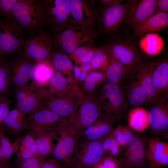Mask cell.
Here are the masks:
<instances>
[{"label":"cell","mask_w":168,"mask_h":168,"mask_svg":"<svg viewBox=\"0 0 168 168\" xmlns=\"http://www.w3.org/2000/svg\"><path fill=\"white\" fill-rule=\"evenodd\" d=\"M10 17L25 32L31 33L44 26L40 0H18Z\"/></svg>","instance_id":"6da1fadb"},{"label":"cell","mask_w":168,"mask_h":168,"mask_svg":"<svg viewBox=\"0 0 168 168\" xmlns=\"http://www.w3.org/2000/svg\"><path fill=\"white\" fill-rule=\"evenodd\" d=\"M93 96L100 102L104 113L115 122L120 121L128 106L120 85L105 83Z\"/></svg>","instance_id":"7a4b0ae2"},{"label":"cell","mask_w":168,"mask_h":168,"mask_svg":"<svg viewBox=\"0 0 168 168\" xmlns=\"http://www.w3.org/2000/svg\"><path fill=\"white\" fill-rule=\"evenodd\" d=\"M24 32L11 17L0 19V60H7L9 55L22 53Z\"/></svg>","instance_id":"3957f363"},{"label":"cell","mask_w":168,"mask_h":168,"mask_svg":"<svg viewBox=\"0 0 168 168\" xmlns=\"http://www.w3.org/2000/svg\"><path fill=\"white\" fill-rule=\"evenodd\" d=\"M16 106L25 115H30L51 100L46 86H41L33 82L23 86L15 89Z\"/></svg>","instance_id":"277c9868"},{"label":"cell","mask_w":168,"mask_h":168,"mask_svg":"<svg viewBox=\"0 0 168 168\" xmlns=\"http://www.w3.org/2000/svg\"><path fill=\"white\" fill-rule=\"evenodd\" d=\"M44 14V26L55 33L67 27L75 25L67 0H40Z\"/></svg>","instance_id":"5b68a950"},{"label":"cell","mask_w":168,"mask_h":168,"mask_svg":"<svg viewBox=\"0 0 168 168\" xmlns=\"http://www.w3.org/2000/svg\"><path fill=\"white\" fill-rule=\"evenodd\" d=\"M30 33L25 40L23 54L37 63L51 59L54 44V38L51 34L42 29Z\"/></svg>","instance_id":"8992f818"},{"label":"cell","mask_w":168,"mask_h":168,"mask_svg":"<svg viewBox=\"0 0 168 168\" xmlns=\"http://www.w3.org/2000/svg\"><path fill=\"white\" fill-rule=\"evenodd\" d=\"M100 102L95 97L84 95L69 124L78 133L87 128L103 113Z\"/></svg>","instance_id":"52a82bcc"},{"label":"cell","mask_w":168,"mask_h":168,"mask_svg":"<svg viewBox=\"0 0 168 168\" xmlns=\"http://www.w3.org/2000/svg\"><path fill=\"white\" fill-rule=\"evenodd\" d=\"M103 139L90 140L80 137L75 147L71 168H87L104 156Z\"/></svg>","instance_id":"ba28073f"},{"label":"cell","mask_w":168,"mask_h":168,"mask_svg":"<svg viewBox=\"0 0 168 168\" xmlns=\"http://www.w3.org/2000/svg\"><path fill=\"white\" fill-rule=\"evenodd\" d=\"M92 36L91 31L86 27L68 26L55 35L54 47L69 55L77 48L89 43Z\"/></svg>","instance_id":"9c48e42d"},{"label":"cell","mask_w":168,"mask_h":168,"mask_svg":"<svg viewBox=\"0 0 168 168\" xmlns=\"http://www.w3.org/2000/svg\"><path fill=\"white\" fill-rule=\"evenodd\" d=\"M56 139L57 143L52 154L56 159L67 168H71L77 142L80 137L78 133L69 124L58 131Z\"/></svg>","instance_id":"30bf717a"},{"label":"cell","mask_w":168,"mask_h":168,"mask_svg":"<svg viewBox=\"0 0 168 168\" xmlns=\"http://www.w3.org/2000/svg\"><path fill=\"white\" fill-rule=\"evenodd\" d=\"M84 96L80 86L77 84L64 95L50 100L43 107L69 119L75 114Z\"/></svg>","instance_id":"8fae6325"},{"label":"cell","mask_w":168,"mask_h":168,"mask_svg":"<svg viewBox=\"0 0 168 168\" xmlns=\"http://www.w3.org/2000/svg\"><path fill=\"white\" fill-rule=\"evenodd\" d=\"M69 125V119L43 107L27 117L25 130L29 131L42 129L58 131Z\"/></svg>","instance_id":"7c38bea8"},{"label":"cell","mask_w":168,"mask_h":168,"mask_svg":"<svg viewBox=\"0 0 168 168\" xmlns=\"http://www.w3.org/2000/svg\"><path fill=\"white\" fill-rule=\"evenodd\" d=\"M148 138L135 132L127 144L123 148L121 159L124 168H138L148 164L146 152Z\"/></svg>","instance_id":"4fadbf2b"},{"label":"cell","mask_w":168,"mask_h":168,"mask_svg":"<svg viewBox=\"0 0 168 168\" xmlns=\"http://www.w3.org/2000/svg\"><path fill=\"white\" fill-rule=\"evenodd\" d=\"M105 49L110 58L117 60L129 70L144 59L143 54L134 45L123 40H113Z\"/></svg>","instance_id":"5bb4252c"},{"label":"cell","mask_w":168,"mask_h":168,"mask_svg":"<svg viewBox=\"0 0 168 168\" xmlns=\"http://www.w3.org/2000/svg\"><path fill=\"white\" fill-rule=\"evenodd\" d=\"M137 1L130 0L105 7L103 11L101 18L104 31L110 33L116 30L127 18Z\"/></svg>","instance_id":"9a60e30c"},{"label":"cell","mask_w":168,"mask_h":168,"mask_svg":"<svg viewBox=\"0 0 168 168\" xmlns=\"http://www.w3.org/2000/svg\"><path fill=\"white\" fill-rule=\"evenodd\" d=\"M151 63L144 59L134 65L128 75L138 81L143 88L151 105L164 102L160 98L151 76Z\"/></svg>","instance_id":"2e32d148"},{"label":"cell","mask_w":168,"mask_h":168,"mask_svg":"<svg viewBox=\"0 0 168 168\" xmlns=\"http://www.w3.org/2000/svg\"><path fill=\"white\" fill-rule=\"evenodd\" d=\"M11 68V84L15 88L29 84L32 78L36 63L25 56L22 53L10 61Z\"/></svg>","instance_id":"e0dca14e"},{"label":"cell","mask_w":168,"mask_h":168,"mask_svg":"<svg viewBox=\"0 0 168 168\" xmlns=\"http://www.w3.org/2000/svg\"><path fill=\"white\" fill-rule=\"evenodd\" d=\"M146 156L149 168H161L168 164V143L150 138L147 140Z\"/></svg>","instance_id":"ac0fdd59"},{"label":"cell","mask_w":168,"mask_h":168,"mask_svg":"<svg viewBox=\"0 0 168 168\" xmlns=\"http://www.w3.org/2000/svg\"><path fill=\"white\" fill-rule=\"evenodd\" d=\"M149 112V127L159 137H167L168 105L165 102L153 105Z\"/></svg>","instance_id":"d6986e66"},{"label":"cell","mask_w":168,"mask_h":168,"mask_svg":"<svg viewBox=\"0 0 168 168\" xmlns=\"http://www.w3.org/2000/svg\"><path fill=\"white\" fill-rule=\"evenodd\" d=\"M115 123L104 113L92 124L79 133L80 137L90 140L102 139L113 131Z\"/></svg>","instance_id":"ffe728a7"},{"label":"cell","mask_w":168,"mask_h":168,"mask_svg":"<svg viewBox=\"0 0 168 168\" xmlns=\"http://www.w3.org/2000/svg\"><path fill=\"white\" fill-rule=\"evenodd\" d=\"M58 131L38 129L26 132L32 137L39 157L46 159L52 153L55 146L53 141L56 138Z\"/></svg>","instance_id":"44dd1931"},{"label":"cell","mask_w":168,"mask_h":168,"mask_svg":"<svg viewBox=\"0 0 168 168\" xmlns=\"http://www.w3.org/2000/svg\"><path fill=\"white\" fill-rule=\"evenodd\" d=\"M152 81L160 98L166 102L168 97V63L166 60L151 63Z\"/></svg>","instance_id":"7402d4cb"},{"label":"cell","mask_w":168,"mask_h":168,"mask_svg":"<svg viewBox=\"0 0 168 168\" xmlns=\"http://www.w3.org/2000/svg\"><path fill=\"white\" fill-rule=\"evenodd\" d=\"M157 0L137 1L126 20L134 28L155 14Z\"/></svg>","instance_id":"603a6c76"},{"label":"cell","mask_w":168,"mask_h":168,"mask_svg":"<svg viewBox=\"0 0 168 168\" xmlns=\"http://www.w3.org/2000/svg\"><path fill=\"white\" fill-rule=\"evenodd\" d=\"M70 12L76 26L86 27L94 20L95 14L85 1L67 0Z\"/></svg>","instance_id":"cb8c5ba5"},{"label":"cell","mask_w":168,"mask_h":168,"mask_svg":"<svg viewBox=\"0 0 168 168\" xmlns=\"http://www.w3.org/2000/svg\"><path fill=\"white\" fill-rule=\"evenodd\" d=\"M168 26V13H156L135 27L134 34L136 36H140L147 32L160 31Z\"/></svg>","instance_id":"d4e9b609"},{"label":"cell","mask_w":168,"mask_h":168,"mask_svg":"<svg viewBox=\"0 0 168 168\" xmlns=\"http://www.w3.org/2000/svg\"><path fill=\"white\" fill-rule=\"evenodd\" d=\"M76 82L74 79L66 77L55 69L49 79L47 85V90L51 99L64 95Z\"/></svg>","instance_id":"484cf974"},{"label":"cell","mask_w":168,"mask_h":168,"mask_svg":"<svg viewBox=\"0 0 168 168\" xmlns=\"http://www.w3.org/2000/svg\"><path fill=\"white\" fill-rule=\"evenodd\" d=\"M130 79L131 82L128 85L125 92H124L128 105L135 108L143 105H151L139 83L134 79Z\"/></svg>","instance_id":"4316f807"},{"label":"cell","mask_w":168,"mask_h":168,"mask_svg":"<svg viewBox=\"0 0 168 168\" xmlns=\"http://www.w3.org/2000/svg\"><path fill=\"white\" fill-rule=\"evenodd\" d=\"M128 126L138 133L144 132L149 127L148 111L141 107L134 108L128 115Z\"/></svg>","instance_id":"83f0119b"},{"label":"cell","mask_w":168,"mask_h":168,"mask_svg":"<svg viewBox=\"0 0 168 168\" xmlns=\"http://www.w3.org/2000/svg\"><path fill=\"white\" fill-rule=\"evenodd\" d=\"M129 70L119 61L110 58L105 72L106 83L120 85Z\"/></svg>","instance_id":"f1b7e54d"},{"label":"cell","mask_w":168,"mask_h":168,"mask_svg":"<svg viewBox=\"0 0 168 168\" xmlns=\"http://www.w3.org/2000/svg\"><path fill=\"white\" fill-rule=\"evenodd\" d=\"M140 48L147 54L151 56L159 54L164 46L162 38L158 33H150L146 34L140 40Z\"/></svg>","instance_id":"f546056e"},{"label":"cell","mask_w":168,"mask_h":168,"mask_svg":"<svg viewBox=\"0 0 168 168\" xmlns=\"http://www.w3.org/2000/svg\"><path fill=\"white\" fill-rule=\"evenodd\" d=\"M105 83V72L92 71L88 74L80 87L84 95L93 96L98 90L100 86Z\"/></svg>","instance_id":"4dcf8cb0"},{"label":"cell","mask_w":168,"mask_h":168,"mask_svg":"<svg viewBox=\"0 0 168 168\" xmlns=\"http://www.w3.org/2000/svg\"><path fill=\"white\" fill-rule=\"evenodd\" d=\"M55 70L51 59L36 63L32 78L33 82L40 86H46L49 79Z\"/></svg>","instance_id":"1f68e13d"},{"label":"cell","mask_w":168,"mask_h":168,"mask_svg":"<svg viewBox=\"0 0 168 168\" xmlns=\"http://www.w3.org/2000/svg\"><path fill=\"white\" fill-rule=\"evenodd\" d=\"M26 119V115L15 107L9 111L2 123L11 132L18 133L25 130Z\"/></svg>","instance_id":"d6a6232c"},{"label":"cell","mask_w":168,"mask_h":168,"mask_svg":"<svg viewBox=\"0 0 168 168\" xmlns=\"http://www.w3.org/2000/svg\"><path fill=\"white\" fill-rule=\"evenodd\" d=\"M51 56V60L55 69L67 76V78L74 79L72 73L73 66L69 58L61 51L53 52Z\"/></svg>","instance_id":"836d02e7"},{"label":"cell","mask_w":168,"mask_h":168,"mask_svg":"<svg viewBox=\"0 0 168 168\" xmlns=\"http://www.w3.org/2000/svg\"><path fill=\"white\" fill-rule=\"evenodd\" d=\"M16 139L11 143L0 128V166L3 167L7 164V162L12 154L15 152L17 144Z\"/></svg>","instance_id":"e575fe53"},{"label":"cell","mask_w":168,"mask_h":168,"mask_svg":"<svg viewBox=\"0 0 168 168\" xmlns=\"http://www.w3.org/2000/svg\"><path fill=\"white\" fill-rule=\"evenodd\" d=\"M10 61L0 60V96L7 95L11 86Z\"/></svg>","instance_id":"d590c367"},{"label":"cell","mask_w":168,"mask_h":168,"mask_svg":"<svg viewBox=\"0 0 168 168\" xmlns=\"http://www.w3.org/2000/svg\"><path fill=\"white\" fill-rule=\"evenodd\" d=\"M110 58L105 49H96L90 62L92 70H98L105 72Z\"/></svg>","instance_id":"8d00e7d4"},{"label":"cell","mask_w":168,"mask_h":168,"mask_svg":"<svg viewBox=\"0 0 168 168\" xmlns=\"http://www.w3.org/2000/svg\"><path fill=\"white\" fill-rule=\"evenodd\" d=\"M135 132L128 125H120L111 132L119 146L123 148L128 143Z\"/></svg>","instance_id":"74e56055"},{"label":"cell","mask_w":168,"mask_h":168,"mask_svg":"<svg viewBox=\"0 0 168 168\" xmlns=\"http://www.w3.org/2000/svg\"><path fill=\"white\" fill-rule=\"evenodd\" d=\"M102 146L104 156L109 155L113 156L119 155L122 152L121 147L111 133L103 139Z\"/></svg>","instance_id":"f35d334b"},{"label":"cell","mask_w":168,"mask_h":168,"mask_svg":"<svg viewBox=\"0 0 168 168\" xmlns=\"http://www.w3.org/2000/svg\"><path fill=\"white\" fill-rule=\"evenodd\" d=\"M46 159L34 156L26 158L16 157L13 168H41Z\"/></svg>","instance_id":"ab89813d"},{"label":"cell","mask_w":168,"mask_h":168,"mask_svg":"<svg viewBox=\"0 0 168 168\" xmlns=\"http://www.w3.org/2000/svg\"><path fill=\"white\" fill-rule=\"evenodd\" d=\"M87 168H124L120 160L113 156L106 155L103 156L92 166Z\"/></svg>","instance_id":"60d3db41"},{"label":"cell","mask_w":168,"mask_h":168,"mask_svg":"<svg viewBox=\"0 0 168 168\" xmlns=\"http://www.w3.org/2000/svg\"><path fill=\"white\" fill-rule=\"evenodd\" d=\"M18 0H0V15L11 16L12 12Z\"/></svg>","instance_id":"b9f144b4"},{"label":"cell","mask_w":168,"mask_h":168,"mask_svg":"<svg viewBox=\"0 0 168 168\" xmlns=\"http://www.w3.org/2000/svg\"><path fill=\"white\" fill-rule=\"evenodd\" d=\"M25 133L24 135L19 137L20 140L34 156L39 157L32 137L26 132Z\"/></svg>","instance_id":"7bdbcfd3"},{"label":"cell","mask_w":168,"mask_h":168,"mask_svg":"<svg viewBox=\"0 0 168 168\" xmlns=\"http://www.w3.org/2000/svg\"><path fill=\"white\" fill-rule=\"evenodd\" d=\"M11 102L7 95L0 96V122L2 124L10 110L9 105Z\"/></svg>","instance_id":"ee69618b"},{"label":"cell","mask_w":168,"mask_h":168,"mask_svg":"<svg viewBox=\"0 0 168 168\" xmlns=\"http://www.w3.org/2000/svg\"><path fill=\"white\" fill-rule=\"evenodd\" d=\"M16 139L17 142L15 152L16 157L21 158H26L34 156L21 141L19 137L17 138Z\"/></svg>","instance_id":"f6af8a7d"},{"label":"cell","mask_w":168,"mask_h":168,"mask_svg":"<svg viewBox=\"0 0 168 168\" xmlns=\"http://www.w3.org/2000/svg\"><path fill=\"white\" fill-rule=\"evenodd\" d=\"M96 49L90 48L81 56L76 61V64L90 62L91 60Z\"/></svg>","instance_id":"bcb514c9"},{"label":"cell","mask_w":168,"mask_h":168,"mask_svg":"<svg viewBox=\"0 0 168 168\" xmlns=\"http://www.w3.org/2000/svg\"><path fill=\"white\" fill-rule=\"evenodd\" d=\"M90 48L89 47L86 46L79 47L74 50L69 56L75 63L81 56Z\"/></svg>","instance_id":"7dc6e473"},{"label":"cell","mask_w":168,"mask_h":168,"mask_svg":"<svg viewBox=\"0 0 168 168\" xmlns=\"http://www.w3.org/2000/svg\"><path fill=\"white\" fill-rule=\"evenodd\" d=\"M64 166L57 160L53 158L46 160L41 168H62Z\"/></svg>","instance_id":"c3c4849f"},{"label":"cell","mask_w":168,"mask_h":168,"mask_svg":"<svg viewBox=\"0 0 168 168\" xmlns=\"http://www.w3.org/2000/svg\"><path fill=\"white\" fill-rule=\"evenodd\" d=\"M168 11V0H157L155 13Z\"/></svg>","instance_id":"681fc988"},{"label":"cell","mask_w":168,"mask_h":168,"mask_svg":"<svg viewBox=\"0 0 168 168\" xmlns=\"http://www.w3.org/2000/svg\"><path fill=\"white\" fill-rule=\"evenodd\" d=\"M72 71L74 74V80L77 82L82 70L80 67L75 66H73Z\"/></svg>","instance_id":"f907efd6"},{"label":"cell","mask_w":168,"mask_h":168,"mask_svg":"<svg viewBox=\"0 0 168 168\" xmlns=\"http://www.w3.org/2000/svg\"><path fill=\"white\" fill-rule=\"evenodd\" d=\"M101 2L106 6H112L121 3V0H102Z\"/></svg>","instance_id":"816d5d0a"},{"label":"cell","mask_w":168,"mask_h":168,"mask_svg":"<svg viewBox=\"0 0 168 168\" xmlns=\"http://www.w3.org/2000/svg\"><path fill=\"white\" fill-rule=\"evenodd\" d=\"M82 70L84 71L89 72L92 69L90 62L83 63L80 66Z\"/></svg>","instance_id":"f5cc1de1"},{"label":"cell","mask_w":168,"mask_h":168,"mask_svg":"<svg viewBox=\"0 0 168 168\" xmlns=\"http://www.w3.org/2000/svg\"><path fill=\"white\" fill-rule=\"evenodd\" d=\"M89 73L86 71L82 70L78 82L81 84L84 81Z\"/></svg>","instance_id":"db71d44e"},{"label":"cell","mask_w":168,"mask_h":168,"mask_svg":"<svg viewBox=\"0 0 168 168\" xmlns=\"http://www.w3.org/2000/svg\"><path fill=\"white\" fill-rule=\"evenodd\" d=\"M2 168H13V167L11 165L7 164L5 166L3 167Z\"/></svg>","instance_id":"11a10c76"},{"label":"cell","mask_w":168,"mask_h":168,"mask_svg":"<svg viewBox=\"0 0 168 168\" xmlns=\"http://www.w3.org/2000/svg\"><path fill=\"white\" fill-rule=\"evenodd\" d=\"M147 165L142 166V167H141L138 168H149V166H148Z\"/></svg>","instance_id":"9f6ffc18"},{"label":"cell","mask_w":168,"mask_h":168,"mask_svg":"<svg viewBox=\"0 0 168 168\" xmlns=\"http://www.w3.org/2000/svg\"><path fill=\"white\" fill-rule=\"evenodd\" d=\"M1 124H2V123H1L0 122V128L1 127Z\"/></svg>","instance_id":"6f0895ef"},{"label":"cell","mask_w":168,"mask_h":168,"mask_svg":"<svg viewBox=\"0 0 168 168\" xmlns=\"http://www.w3.org/2000/svg\"><path fill=\"white\" fill-rule=\"evenodd\" d=\"M2 166H0V168H2Z\"/></svg>","instance_id":"680465c9"}]
</instances>
